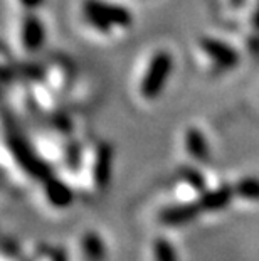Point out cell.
Instances as JSON below:
<instances>
[{
	"instance_id": "8992f818",
	"label": "cell",
	"mask_w": 259,
	"mask_h": 261,
	"mask_svg": "<svg viewBox=\"0 0 259 261\" xmlns=\"http://www.w3.org/2000/svg\"><path fill=\"white\" fill-rule=\"evenodd\" d=\"M153 259L155 261H179L177 249L165 238H158L153 243Z\"/></svg>"
},
{
	"instance_id": "277c9868",
	"label": "cell",
	"mask_w": 259,
	"mask_h": 261,
	"mask_svg": "<svg viewBox=\"0 0 259 261\" xmlns=\"http://www.w3.org/2000/svg\"><path fill=\"white\" fill-rule=\"evenodd\" d=\"M27 22V29H17V36H19V46L24 49V51H36V47L39 46L44 39V29L39 19L32 17L25 19Z\"/></svg>"
},
{
	"instance_id": "3957f363",
	"label": "cell",
	"mask_w": 259,
	"mask_h": 261,
	"mask_svg": "<svg viewBox=\"0 0 259 261\" xmlns=\"http://www.w3.org/2000/svg\"><path fill=\"white\" fill-rule=\"evenodd\" d=\"M234 196H236L234 187L222 186V187L214 189V191L202 192L199 205H200L202 213H219V211L225 209L233 202Z\"/></svg>"
},
{
	"instance_id": "5b68a950",
	"label": "cell",
	"mask_w": 259,
	"mask_h": 261,
	"mask_svg": "<svg viewBox=\"0 0 259 261\" xmlns=\"http://www.w3.org/2000/svg\"><path fill=\"white\" fill-rule=\"evenodd\" d=\"M234 192H236V196L244 199V201L259 202V179L247 177V179L239 180L238 184L234 186Z\"/></svg>"
},
{
	"instance_id": "7a4b0ae2",
	"label": "cell",
	"mask_w": 259,
	"mask_h": 261,
	"mask_svg": "<svg viewBox=\"0 0 259 261\" xmlns=\"http://www.w3.org/2000/svg\"><path fill=\"white\" fill-rule=\"evenodd\" d=\"M200 213H202V209L199 202L197 204L194 202L174 204V205L165 207L162 213H160L158 219H160V223L167 227H180V226L192 223V221H195L200 216Z\"/></svg>"
},
{
	"instance_id": "6da1fadb",
	"label": "cell",
	"mask_w": 259,
	"mask_h": 261,
	"mask_svg": "<svg viewBox=\"0 0 259 261\" xmlns=\"http://www.w3.org/2000/svg\"><path fill=\"white\" fill-rule=\"evenodd\" d=\"M76 19L86 34L104 41H113L131 24L128 10L113 0H79Z\"/></svg>"
}]
</instances>
